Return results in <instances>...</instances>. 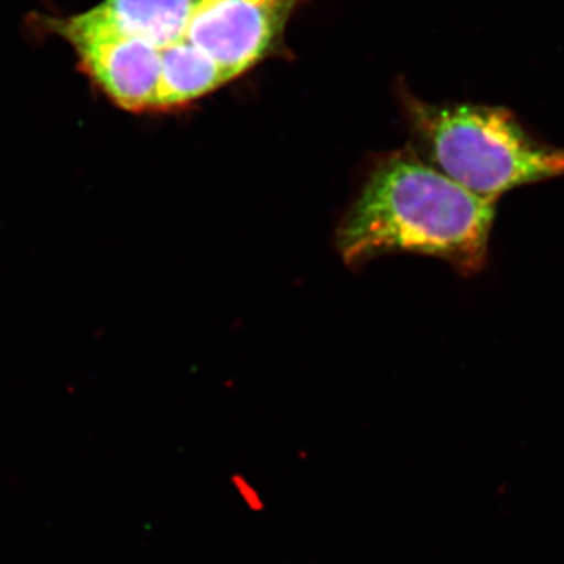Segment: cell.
Wrapping results in <instances>:
<instances>
[{"label": "cell", "instance_id": "cell-1", "mask_svg": "<svg viewBox=\"0 0 564 564\" xmlns=\"http://www.w3.org/2000/svg\"><path fill=\"white\" fill-rule=\"evenodd\" d=\"M496 204L448 180L408 148L369 174L337 228V250L351 267L389 252H413L443 259L473 276L488 263Z\"/></svg>", "mask_w": 564, "mask_h": 564}, {"label": "cell", "instance_id": "cell-2", "mask_svg": "<svg viewBox=\"0 0 564 564\" xmlns=\"http://www.w3.org/2000/svg\"><path fill=\"white\" fill-rule=\"evenodd\" d=\"M408 113L423 161L488 202L564 174V150L534 139L503 107L411 99Z\"/></svg>", "mask_w": 564, "mask_h": 564}, {"label": "cell", "instance_id": "cell-3", "mask_svg": "<svg viewBox=\"0 0 564 564\" xmlns=\"http://www.w3.org/2000/svg\"><path fill=\"white\" fill-rule=\"evenodd\" d=\"M302 0H202L185 40L206 52L228 80L270 54Z\"/></svg>", "mask_w": 564, "mask_h": 564}, {"label": "cell", "instance_id": "cell-4", "mask_svg": "<svg viewBox=\"0 0 564 564\" xmlns=\"http://www.w3.org/2000/svg\"><path fill=\"white\" fill-rule=\"evenodd\" d=\"M202 0H106L87 13L54 25L76 44L104 39L139 40L163 50L184 39Z\"/></svg>", "mask_w": 564, "mask_h": 564}, {"label": "cell", "instance_id": "cell-5", "mask_svg": "<svg viewBox=\"0 0 564 564\" xmlns=\"http://www.w3.org/2000/svg\"><path fill=\"white\" fill-rule=\"evenodd\" d=\"M88 76L122 109H152L161 76V50L129 39H104L76 44Z\"/></svg>", "mask_w": 564, "mask_h": 564}, {"label": "cell", "instance_id": "cell-6", "mask_svg": "<svg viewBox=\"0 0 564 564\" xmlns=\"http://www.w3.org/2000/svg\"><path fill=\"white\" fill-rule=\"evenodd\" d=\"M228 82L220 66L191 41L182 39L161 51V76L152 109H173L217 90Z\"/></svg>", "mask_w": 564, "mask_h": 564}]
</instances>
